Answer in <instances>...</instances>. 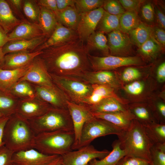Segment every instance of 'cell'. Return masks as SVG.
<instances>
[{
    "mask_svg": "<svg viewBox=\"0 0 165 165\" xmlns=\"http://www.w3.org/2000/svg\"><path fill=\"white\" fill-rule=\"evenodd\" d=\"M79 37L42 50L39 56L50 74L80 78L92 71L89 51Z\"/></svg>",
    "mask_w": 165,
    "mask_h": 165,
    "instance_id": "obj_1",
    "label": "cell"
},
{
    "mask_svg": "<svg viewBox=\"0 0 165 165\" xmlns=\"http://www.w3.org/2000/svg\"><path fill=\"white\" fill-rule=\"evenodd\" d=\"M36 135L29 121L15 113L5 125L3 141L14 152L33 148Z\"/></svg>",
    "mask_w": 165,
    "mask_h": 165,
    "instance_id": "obj_2",
    "label": "cell"
},
{
    "mask_svg": "<svg viewBox=\"0 0 165 165\" xmlns=\"http://www.w3.org/2000/svg\"><path fill=\"white\" fill-rule=\"evenodd\" d=\"M121 148L126 156L140 158L151 162L150 149L153 145L148 138L145 127L135 119L129 127L117 136Z\"/></svg>",
    "mask_w": 165,
    "mask_h": 165,
    "instance_id": "obj_3",
    "label": "cell"
},
{
    "mask_svg": "<svg viewBox=\"0 0 165 165\" xmlns=\"http://www.w3.org/2000/svg\"><path fill=\"white\" fill-rule=\"evenodd\" d=\"M75 140L73 131L42 133L36 135L33 148L46 155L62 156L72 150Z\"/></svg>",
    "mask_w": 165,
    "mask_h": 165,
    "instance_id": "obj_4",
    "label": "cell"
},
{
    "mask_svg": "<svg viewBox=\"0 0 165 165\" xmlns=\"http://www.w3.org/2000/svg\"><path fill=\"white\" fill-rule=\"evenodd\" d=\"M28 121L36 135L57 131H73L72 121L68 109L51 107L41 116Z\"/></svg>",
    "mask_w": 165,
    "mask_h": 165,
    "instance_id": "obj_5",
    "label": "cell"
},
{
    "mask_svg": "<svg viewBox=\"0 0 165 165\" xmlns=\"http://www.w3.org/2000/svg\"><path fill=\"white\" fill-rule=\"evenodd\" d=\"M50 74L53 83L71 102L83 105L92 93V85L79 78Z\"/></svg>",
    "mask_w": 165,
    "mask_h": 165,
    "instance_id": "obj_6",
    "label": "cell"
},
{
    "mask_svg": "<svg viewBox=\"0 0 165 165\" xmlns=\"http://www.w3.org/2000/svg\"><path fill=\"white\" fill-rule=\"evenodd\" d=\"M123 131L112 123L94 117L84 124L79 141L72 150L89 145L99 137L110 134L119 136Z\"/></svg>",
    "mask_w": 165,
    "mask_h": 165,
    "instance_id": "obj_7",
    "label": "cell"
},
{
    "mask_svg": "<svg viewBox=\"0 0 165 165\" xmlns=\"http://www.w3.org/2000/svg\"><path fill=\"white\" fill-rule=\"evenodd\" d=\"M88 58L92 71H109L123 66L140 65L143 64L141 59L136 56L119 57L112 55L103 57L88 54Z\"/></svg>",
    "mask_w": 165,
    "mask_h": 165,
    "instance_id": "obj_8",
    "label": "cell"
},
{
    "mask_svg": "<svg viewBox=\"0 0 165 165\" xmlns=\"http://www.w3.org/2000/svg\"><path fill=\"white\" fill-rule=\"evenodd\" d=\"M107 150L99 151L91 145H87L61 156V165H87L91 160L102 159L110 152Z\"/></svg>",
    "mask_w": 165,
    "mask_h": 165,
    "instance_id": "obj_9",
    "label": "cell"
},
{
    "mask_svg": "<svg viewBox=\"0 0 165 165\" xmlns=\"http://www.w3.org/2000/svg\"><path fill=\"white\" fill-rule=\"evenodd\" d=\"M23 80L42 87H51L54 85L50 74L39 56L33 60L25 74L18 81Z\"/></svg>",
    "mask_w": 165,
    "mask_h": 165,
    "instance_id": "obj_10",
    "label": "cell"
},
{
    "mask_svg": "<svg viewBox=\"0 0 165 165\" xmlns=\"http://www.w3.org/2000/svg\"><path fill=\"white\" fill-rule=\"evenodd\" d=\"M51 107L36 95L33 98L19 99L15 113L30 120L41 116Z\"/></svg>",
    "mask_w": 165,
    "mask_h": 165,
    "instance_id": "obj_11",
    "label": "cell"
},
{
    "mask_svg": "<svg viewBox=\"0 0 165 165\" xmlns=\"http://www.w3.org/2000/svg\"><path fill=\"white\" fill-rule=\"evenodd\" d=\"M67 108L72 121L75 135L72 150L79 141L84 124L94 116L88 107L84 105L75 104L68 101Z\"/></svg>",
    "mask_w": 165,
    "mask_h": 165,
    "instance_id": "obj_12",
    "label": "cell"
},
{
    "mask_svg": "<svg viewBox=\"0 0 165 165\" xmlns=\"http://www.w3.org/2000/svg\"><path fill=\"white\" fill-rule=\"evenodd\" d=\"M105 11L103 7L93 10L80 13V18L76 32L80 39L86 42L95 31Z\"/></svg>",
    "mask_w": 165,
    "mask_h": 165,
    "instance_id": "obj_13",
    "label": "cell"
},
{
    "mask_svg": "<svg viewBox=\"0 0 165 165\" xmlns=\"http://www.w3.org/2000/svg\"><path fill=\"white\" fill-rule=\"evenodd\" d=\"M59 156L46 155L32 148L14 152L12 162L17 165H47Z\"/></svg>",
    "mask_w": 165,
    "mask_h": 165,
    "instance_id": "obj_14",
    "label": "cell"
},
{
    "mask_svg": "<svg viewBox=\"0 0 165 165\" xmlns=\"http://www.w3.org/2000/svg\"><path fill=\"white\" fill-rule=\"evenodd\" d=\"M33 85L36 95L42 100L53 108L68 109L67 102L69 100L55 84L51 87H44Z\"/></svg>",
    "mask_w": 165,
    "mask_h": 165,
    "instance_id": "obj_15",
    "label": "cell"
},
{
    "mask_svg": "<svg viewBox=\"0 0 165 165\" xmlns=\"http://www.w3.org/2000/svg\"><path fill=\"white\" fill-rule=\"evenodd\" d=\"M107 39L109 51L112 56L125 57L131 51L132 42L127 34L116 30L108 33Z\"/></svg>",
    "mask_w": 165,
    "mask_h": 165,
    "instance_id": "obj_16",
    "label": "cell"
},
{
    "mask_svg": "<svg viewBox=\"0 0 165 165\" xmlns=\"http://www.w3.org/2000/svg\"><path fill=\"white\" fill-rule=\"evenodd\" d=\"M43 35L38 24L22 21L8 34L9 41L30 40Z\"/></svg>",
    "mask_w": 165,
    "mask_h": 165,
    "instance_id": "obj_17",
    "label": "cell"
},
{
    "mask_svg": "<svg viewBox=\"0 0 165 165\" xmlns=\"http://www.w3.org/2000/svg\"><path fill=\"white\" fill-rule=\"evenodd\" d=\"M42 52V51H19L7 54L5 55L4 62L2 69L12 70L25 67L30 64Z\"/></svg>",
    "mask_w": 165,
    "mask_h": 165,
    "instance_id": "obj_18",
    "label": "cell"
},
{
    "mask_svg": "<svg viewBox=\"0 0 165 165\" xmlns=\"http://www.w3.org/2000/svg\"><path fill=\"white\" fill-rule=\"evenodd\" d=\"M79 37L76 31L67 28L57 22L50 36L34 52L59 45Z\"/></svg>",
    "mask_w": 165,
    "mask_h": 165,
    "instance_id": "obj_19",
    "label": "cell"
},
{
    "mask_svg": "<svg viewBox=\"0 0 165 165\" xmlns=\"http://www.w3.org/2000/svg\"><path fill=\"white\" fill-rule=\"evenodd\" d=\"M79 78L91 85L106 86L114 89L119 86L116 75L111 71H88Z\"/></svg>",
    "mask_w": 165,
    "mask_h": 165,
    "instance_id": "obj_20",
    "label": "cell"
},
{
    "mask_svg": "<svg viewBox=\"0 0 165 165\" xmlns=\"http://www.w3.org/2000/svg\"><path fill=\"white\" fill-rule=\"evenodd\" d=\"M47 39L42 35L30 40L9 41L2 48V51L5 55L9 53L19 51L34 52Z\"/></svg>",
    "mask_w": 165,
    "mask_h": 165,
    "instance_id": "obj_21",
    "label": "cell"
},
{
    "mask_svg": "<svg viewBox=\"0 0 165 165\" xmlns=\"http://www.w3.org/2000/svg\"><path fill=\"white\" fill-rule=\"evenodd\" d=\"M93 114L95 117L105 120L122 130L127 129L130 126L132 120L135 119L134 116L129 110L125 112Z\"/></svg>",
    "mask_w": 165,
    "mask_h": 165,
    "instance_id": "obj_22",
    "label": "cell"
},
{
    "mask_svg": "<svg viewBox=\"0 0 165 165\" xmlns=\"http://www.w3.org/2000/svg\"><path fill=\"white\" fill-rule=\"evenodd\" d=\"M22 21L14 14L6 0H0V26L7 34Z\"/></svg>",
    "mask_w": 165,
    "mask_h": 165,
    "instance_id": "obj_23",
    "label": "cell"
},
{
    "mask_svg": "<svg viewBox=\"0 0 165 165\" xmlns=\"http://www.w3.org/2000/svg\"><path fill=\"white\" fill-rule=\"evenodd\" d=\"M87 106L92 113L125 112L129 110L128 107L112 97L105 98L96 105Z\"/></svg>",
    "mask_w": 165,
    "mask_h": 165,
    "instance_id": "obj_24",
    "label": "cell"
},
{
    "mask_svg": "<svg viewBox=\"0 0 165 165\" xmlns=\"http://www.w3.org/2000/svg\"><path fill=\"white\" fill-rule=\"evenodd\" d=\"M30 64L14 69H0V89L9 92L12 87L24 75Z\"/></svg>",
    "mask_w": 165,
    "mask_h": 165,
    "instance_id": "obj_25",
    "label": "cell"
},
{
    "mask_svg": "<svg viewBox=\"0 0 165 165\" xmlns=\"http://www.w3.org/2000/svg\"><path fill=\"white\" fill-rule=\"evenodd\" d=\"M134 119L144 126L157 123L154 116L150 106L144 104H136L128 107Z\"/></svg>",
    "mask_w": 165,
    "mask_h": 165,
    "instance_id": "obj_26",
    "label": "cell"
},
{
    "mask_svg": "<svg viewBox=\"0 0 165 165\" xmlns=\"http://www.w3.org/2000/svg\"><path fill=\"white\" fill-rule=\"evenodd\" d=\"M57 22L76 31L80 18V13L75 6H69L56 14Z\"/></svg>",
    "mask_w": 165,
    "mask_h": 165,
    "instance_id": "obj_27",
    "label": "cell"
},
{
    "mask_svg": "<svg viewBox=\"0 0 165 165\" xmlns=\"http://www.w3.org/2000/svg\"><path fill=\"white\" fill-rule=\"evenodd\" d=\"M38 24L43 35L48 38L54 31L57 21L55 13L51 10L40 6Z\"/></svg>",
    "mask_w": 165,
    "mask_h": 165,
    "instance_id": "obj_28",
    "label": "cell"
},
{
    "mask_svg": "<svg viewBox=\"0 0 165 165\" xmlns=\"http://www.w3.org/2000/svg\"><path fill=\"white\" fill-rule=\"evenodd\" d=\"M112 150L104 158L90 161L89 165H116L119 160L126 156L125 151L120 147L119 140H116L112 144Z\"/></svg>",
    "mask_w": 165,
    "mask_h": 165,
    "instance_id": "obj_29",
    "label": "cell"
},
{
    "mask_svg": "<svg viewBox=\"0 0 165 165\" xmlns=\"http://www.w3.org/2000/svg\"><path fill=\"white\" fill-rule=\"evenodd\" d=\"M153 27L141 22L128 35L131 42L139 48L148 40L153 37Z\"/></svg>",
    "mask_w": 165,
    "mask_h": 165,
    "instance_id": "obj_30",
    "label": "cell"
},
{
    "mask_svg": "<svg viewBox=\"0 0 165 165\" xmlns=\"http://www.w3.org/2000/svg\"><path fill=\"white\" fill-rule=\"evenodd\" d=\"M19 100L9 92L0 89V113L8 117L15 113Z\"/></svg>",
    "mask_w": 165,
    "mask_h": 165,
    "instance_id": "obj_31",
    "label": "cell"
},
{
    "mask_svg": "<svg viewBox=\"0 0 165 165\" xmlns=\"http://www.w3.org/2000/svg\"><path fill=\"white\" fill-rule=\"evenodd\" d=\"M86 44L89 51L91 50H99L106 55L109 53V49L107 43V39L104 33L95 31L89 37Z\"/></svg>",
    "mask_w": 165,
    "mask_h": 165,
    "instance_id": "obj_32",
    "label": "cell"
},
{
    "mask_svg": "<svg viewBox=\"0 0 165 165\" xmlns=\"http://www.w3.org/2000/svg\"><path fill=\"white\" fill-rule=\"evenodd\" d=\"M141 22L138 12L127 10L120 16L119 19L120 31L128 34L136 28Z\"/></svg>",
    "mask_w": 165,
    "mask_h": 165,
    "instance_id": "obj_33",
    "label": "cell"
},
{
    "mask_svg": "<svg viewBox=\"0 0 165 165\" xmlns=\"http://www.w3.org/2000/svg\"><path fill=\"white\" fill-rule=\"evenodd\" d=\"M144 127L153 145L165 144V123H155Z\"/></svg>",
    "mask_w": 165,
    "mask_h": 165,
    "instance_id": "obj_34",
    "label": "cell"
},
{
    "mask_svg": "<svg viewBox=\"0 0 165 165\" xmlns=\"http://www.w3.org/2000/svg\"><path fill=\"white\" fill-rule=\"evenodd\" d=\"M9 92L19 99L33 98L36 96L33 84L24 80L17 82Z\"/></svg>",
    "mask_w": 165,
    "mask_h": 165,
    "instance_id": "obj_35",
    "label": "cell"
},
{
    "mask_svg": "<svg viewBox=\"0 0 165 165\" xmlns=\"http://www.w3.org/2000/svg\"><path fill=\"white\" fill-rule=\"evenodd\" d=\"M121 16L112 15L105 11L97 28L99 31L104 33L120 31L119 19Z\"/></svg>",
    "mask_w": 165,
    "mask_h": 165,
    "instance_id": "obj_36",
    "label": "cell"
},
{
    "mask_svg": "<svg viewBox=\"0 0 165 165\" xmlns=\"http://www.w3.org/2000/svg\"><path fill=\"white\" fill-rule=\"evenodd\" d=\"M22 10L28 21L38 24L40 9L36 0H23Z\"/></svg>",
    "mask_w": 165,
    "mask_h": 165,
    "instance_id": "obj_37",
    "label": "cell"
},
{
    "mask_svg": "<svg viewBox=\"0 0 165 165\" xmlns=\"http://www.w3.org/2000/svg\"><path fill=\"white\" fill-rule=\"evenodd\" d=\"M139 48V52L143 56L152 58L160 52L162 46L153 37H151Z\"/></svg>",
    "mask_w": 165,
    "mask_h": 165,
    "instance_id": "obj_38",
    "label": "cell"
},
{
    "mask_svg": "<svg viewBox=\"0 0 165 165\" xmlns=\"http://www.w3.org/2000/svg\"><path fill=\"white\" fill-rule=\"evenodd\" d=\"M150 155L151 165H165V144L153 145Z\"/></svg>",
    "mask_w": 165,
    "mask_h": 165,
    "instance_id": "obj_39",
    "label": "cell"
},
{
    "mask_svg": "<svg viewBox=\"0 0 165 165\" xmlns=\"http://www.w3.org/2000/svg\"><path fill=\"white\" fill-rule=\"evenodd\" d=\"M93 88L92 93L97 94L104 98L108 97H113L121 103L124 105H126L127 102L122 99L119 97L115 93L114 89L108 86L98 85H92Z\"/></svg>",
    "mask_w": 165,
    "mask_h": 165,
    "instance_id": "obj_40",
    "label": "cell"
},
{
    "mask_svg": "<svg viewBox=\"0 0 165 165\" xmlns=\"http://www.w3.org/2000/svg\"><path fill=\"white\" fill-rule=\"evenodd\" d=\"M104 0H75V6L80 13L90 12L103 7Z\"/></svg>",
    "mask_w": 165,
    "mask_h": 165,
    "instance_id": "obj_41",
    "label": "cell"
},
{
    "mask_svg": "<svg viewBox=\"0 0 165 165\" xmlns=\"http://www.w3.org/2000/svg\"><path fill=\"white\" fill-rule=\"evenodd\" d=\"M103 7L105 11L112 15H121L125 11L119 1L117 0H104Z\"/></svg>",
    "mask_w": 165,
    "mask_h": 165,
    "instance_id": "obj_42",
    "label": "cell"
},
{
    "mask_svg": "<svg viewBox=\"0 0 165 165\" xmlns=\"http://www.w3.org/2000/svg\"><path fill=\"white\" fill-rule=\"evenodd\" d=\"M145 88L144 82L140 81H133L124 87V90L127 93L133 96H138L141 94Z\"/></svg>",
    "mask_w": 165,
    "mask_h": 165,
    "instance_id": "obj_43",
    "label": "cell"
},
{
    "mask_svg": "<svg viewBox=\"0 0 165 165\" xmlns=\"http://www.w3.org/2000/svg\"><path fill=\"white\" fill-rule=\"evenodd\" d=\"M141 75V73L139 70L133 67H129L123 71L121 78L124 82H132L139 79Z\"/></svg>",
    "mask_w": 165,
    "mask_h": 165,
    "instance_id": "obj_44",
    "label": "cell"
},
{
    "mask_svg": "<svg viewBox=\"0 0 165 165\" xmlns=\"http://www.w3.org/2000/svg\"><path fill=\"white\" fill-rule=\"evenodd\" d=\"M116 165H151L150 162L140 158L125 156L121 159Z\"/></svg>",
    "mask_w": 165,
    "mask_h": 165,
    "instance_id": "obj_45",
    "label": "cell"
},
{
    "mask_svg": "<svg viewBox=\"0 0 165 165\" xmlns=\"http://www.w3.org/2000/svg\"><path fill=\"white\" fill-rule=\"evenodd\" d=\"M6 1L16 17L22 21L27 20L23 12V0H6Z\"/></svg>",
    "mask_w": 165,
    "mask_h": 165,
    "instance_id": "obj_46",
    "label": "cell"
},
{
    "mask_svg": "<svg viewBox=\"0 0 165 165\" xmlns=\"http://www.w3.org/2000/svg\"><path fill=\"white\" fill-rule=\"evenodd\" d=\"M141 16L147 22L152 23L154 20L155 14L154 7L150 2L145 4L141 9Z\"/></svg>",
    "mask_w": 165,
    "mask_h": 165,
    "instance_id": "obj_47",
    "label": "cell"
},
{
    "mask_svg": "<svg viewBox=\"0 0 165 165\" xmlns=\"http://www.w3.org/2000/svg\"><path fill=\"white\" fill-rule=\"evenodd\" d=\"M14 152L3 145L0 147V165H10Z\"/></svg>",
    "mask_w": 165,
    "mask_h": 165,
    "instance_id": "obj_48",
    "label": "cell"
},
{
    "mask_svg": "<svg viewBox=\"0 0 165 165\" xmlns=\"http://www.w3.org/2000/svg\"><path fill=\"white\" fill-rule=\"evenodd\" d=\"M119 1L124 8L137 12L144 2V1L139 0H119Z\"/></svg>",
    "mask_w": 165,
    "mask_h": 165,
    "instance_id": "obj_49",
    "label": "cell"
},
{
    "mask_svg": "<svg viewBox=\"0 0 165 165\" xmlns=\"http://www.w3.org/2000/svg\"><path fill=\"white\" fill-rule=\"evenodd\" d=\"M153 38L162 47L165 45V31L164 29L159 26L153 27Z\"/></svg>",
    "mask_w": 165,
    "mask_h": 165,
    "instance_id": "obj_50",
    "label": "cell"
},
{
    "mask_svg": "<svg viewBox=\"0 0 165 165\" xmlns=\"http://www.w3.org/2000/svg\"><path fill=\"white\" fill-rule=\"evenodd\" d=\"M38 5L50 10L55 14L58 12L56 0H36Z\"/></svg>",
    "mask_w": 165,
    "mask_h": 165,
    "instance_id": "obj_51",
    "label": "cell"
},
{
    "mask_svg": "<svg viewBox=\"0 0 165 165\" xmlns=\"http://www.w3.org/2000/svg\"><path fill=\"white\" fill-rule=\"evenodd\" d=\"M154 10L155 16H156L159 26L165 29V16L161 10L156 6H155Z\"/></svg>",
    "mask_w": 165,
    "mask_h": 165,
    "instance_id": "obj_52",
    "label": "cell"
},
{
    "mask_svg": "<svg viewBox=\"0 0 165 165\" xmlns=\"http://www.w3.org/2000/svg\"><path fill=\"white\" fill-rule=\"evenodd\" d=\"M58 11L69 7L75 6V0H56Z\"/></svg>",
    "mask_w": 165,
    "mask_h": 165,
    "instance_id": "obj_53",
    "label": "cell"
},
{
    "mask_svg": "<svg viewBox=\"0 0 165 165\" xmlns=\"http://www.w3.org/2000/svg\"><path fill=\"white\" fill-rule=\"evenodd\" d=\"M156 78L158 82L160 83L165 81V63L163 62L160 64L157 68L156 72Z\"/></svg>",
    "mask_w": 165,
    "mask_h": 165,
    "instance_id": "obj_54",
    "label": "cell"
},
{
    "mask_svg": "<svg viewBox=\"0 0 165 165\" xmlns=\"http://www.w3.org/2000/svg\"><path fill=\"white\" fill-rule=\"evenodd\" d=\"M9 117L4 116L0 118V147L4 145L3 141V132L5 126Z\"/></svg>",
    "mask_w": 165,
    "mask_h": 165,
    "instance_id": "obj_55",
    "label": "cell"
},
{
    "mask_svg": "<svg viewBox=\"0 0 165 165\" xmlns=\"http://www.w3.org/2000/svg\"><path fill=\"white\" fill-rule=\"evenodd\" d=\"M8 42H9V39L8 34L0 26V47L2 48Z\"/></svg>",
    "mask_w": 165,
    "mask_h": 165,
    "instance_id": "obj_56",
    "label": "cell"
},
{
    "mask_svg": "<svg viewBox=\"0 0 165 165\" xmlns=\"http://www.w3.org/2000/svg\"><path fill=\"white\" fill-rule=\"evenodd\" d=\"M5 55L3 53L2 48L0 47V69H2L4 62Z\"/></svg>",
    "mask_w": 165,
    "mask_h": 165,
    "instance_id": "obj_57",
    "label": "cell"
},
{
    "mask_svg": "<svg viewBox=\"0 0 165 165\" xmlns=\"http://www.w3.org/2000/svg\"><path fill=\"white\" fill-rule=\"evenodd\" d=\"M61 156L53 161L47 165H61Z\"/></svg>",
    "mask_w": 165,
    "mask_h": 165,
    "instance_id": "obj_58",
    "label": "cell"
},
{
    "mask_svg": "<svg viewBox=\"0 0 165 165\" xmlns=\"http://www.w3.org/2000/svg\"><path fill=\"white\" fill-rule=\"evenodd\" d=\"M4 116L3 115L0 113V118Z\"/></svg>",
    "mask_w": 165,
    "mask_h": 165,
    "instance_id": "obj_59",
    "label": "cell"
},
{
    "mask_svg": "<svg viewBox=\"0 0 165 165\" xmlns=\"http://www.w3.org/2000/svg\"><path fill=\"white\" fill-rule=\"evenodd\" d=\"M10 165H17L15 163H14L13 162H12L11 164Z\"/></svg>",
    "mask_w": 165,
    "mask_h": 165,
    "instance_id": "obj_60",
    "label": "cell"
},
{
    "mask_svg": "<svg viewBox=\"0 0 165 165\" xmlns=\"http://www.w3.org/2000/svg\"><path fill=\"white\" fill-rule=\"evenodd\" d=\"M87 165H89V164H88Z\"/></svg>",
    "mask_w": 165,
    "mask_h": 165,
    "instance_id": "obj_61",
    "label": "cell"
}]
</instances>
